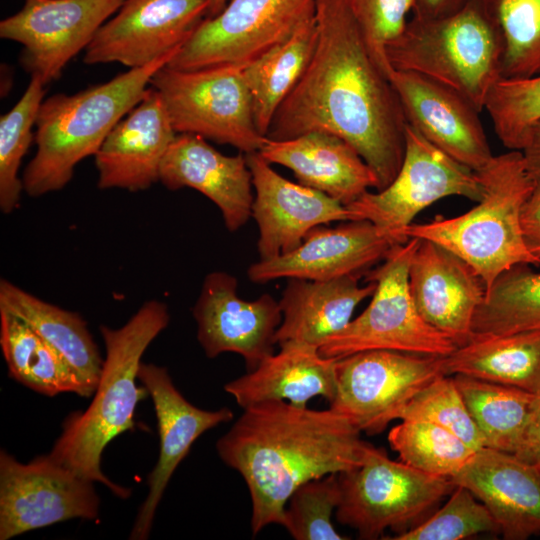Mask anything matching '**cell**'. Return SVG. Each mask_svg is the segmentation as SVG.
Masks as SVG:
<instances>
[{
    "mask_svg": "<svg viewBox=\"0 0 540 540\" xmlns=\"http://www.w3.org/2000/svg\"><path fill=\"white\" fill-rule=\"evenodd\" d=\"M368 49L389 77L392 68L386 55L387 46L404 31L414 0H348Z\"/></svg>",
    "mask_w": 540,
    "mask_h": 540,
    "instance_id": "41",
    "label": "cell"
},
{
    "mask_svg": "<svg viewBox=\"0 0 540 540\" xmlns=\"http://www.w3.org/2000/svg\"><path fill=\"white\" fill-rule=\"evenodd\" d=\"M484 437L485 447L514 453L527 423L535 393L465 375H452Z\"/></svg>",
    "mask_w": 540,
    "mask_h": 540,
    "instance_id": "32",
    "label": "cell"
},
{
    "mask_svg": "<svg viewBox=\"0 0 540 540\" xmlns=\"http://www.w3.org/2000/svg\"><path fill=\"white\" fill-rule=\"evenodd\" d=\"M536 466L538 467V469L540 471V462L538 464H536Z\"/></svg>",
    "mask_w": 540,
    "mask_h": 540,
    "instance_id": "47",
    "label": "cell"
},
{
    "mask_svg": "<svg viewBox=\"0 0 540 540\" xmlns=\"http://www.w3.org/2000/svg\"><path fill=\"white\" fill-rule=\"evenodd\" d=\"M175 55L78 93L43 100L35 122L37 150L22 177L24 191L39 197L64 188L75 166L95 156L113 127L141 101L152 76Z\"/></svg>",
    "mask_w": 540,
    "mask_h": 540,
    "instance_id": "4",
    "label": "cell"
},
{
    "mask_svg": "<svg viewBox=\"0 0 540 540\" xmlns=\"http://www.w3.org/2000/svg\"><path fill=\"white\" fill-rule=\"evenodd\" d=\"M388 442L403 463L428 474L452 478L476 452L449 430L421 419H401Z\"/></svg>",
    "mask_w": 540,
    "mask_h": 540,
    "instance_id": "34",
    "label": "cell"
},
{
    "mask_svg": "<svg viewBox=\"0 0 540 540\" xmlns=\"http://www.w3.org/2000/svg\"><path fill=\"white\" fill-rule=\"evenodd\" d=\"M316 0H229L205 18L166 65L177 70L244 68L286 40L310 14Z\"/></svg>",
    "mask_w": 540,
    "mask_h": 540,
    "instance_id": "12",
    "label": "cell"
},
{
    "mask_svg": "<svg viewBox=\"0 0 540 540\" xmlns=\"http://www.w3.org/2000/svg\"><path fill=\"white\" fill-rule=\"evenodd\" d=\"M420 239L395 244L382 264L366 273L375 283L367 308L318 348L328 358L340 359L368 350L445 357L458 346L445 333L429 325L418 313L409 289V268Z\"/></svg>",
    "mask_w": 540,
    "mask_h": 540,
    "instance_id": "7",
    "label": "cell"
},
{
    "mask_svg": "<svg viewBox=\"0 0 540 540\" xmlns=\"http://www.w3.org/2000/svg\"><path fill=\"white\" fill-rule=\"evenodd\" d=\"M258 152L268 163L290 169L298 183L343 205L371 188L378 189L373 170L353 146L335 134L313 131L286 140L266 138Z\"/></svg>",
    "mask_w": 540,
    "mask_h": 540,
    "instance_id": "25",
    "label": "cell"
},
{
    "mask_svg": "<svg viewBox=\"0 0 540 540\" xmlns=\"http://www.w3.org/2000/svg\"><path fill=\"white\" fill-rule=\"evenodd\" d=\"M338 480L336 519L368 540L379 538L387 529L400 534L416 526L456 486L449 477L394 461L384 449L371 444L361 464L339 473Z\"/></svg>",
    "mask_w": 540,
    "mask_h": 540,
    "instance_id": "8",
    "label": "cell"
},
{
    "mask_svg": "<svg viewBox=\"0 0 540 540\" xmlns=\"http://www.w3.org/2000/svg\"><path fill=\"white\" fill-rule=\"evenodd\" d=\"M255 190L251 217L259 229L260 259L296 249L316 226L355 220L350 209L327 194L277 173L259 152L245 154Z\"/></svg>",
    "mask_w": 540,
    "mask_h": 540,
    "instance_id": "17",
    "label": "cell"
},
{
    "mask_svg": "<svg viewBox=\"0 0 540 540\" xmlns=\"http://www.w3.org/2000/svg\"><path fill=\"white\" fill-rule=\"evenodd\" d=\"M315 17V51L277 109L267 138L335 134L360 154L381 190L404 156L407 123L399 98L372 57L348 0H316Z\"/></svg>",
    "mask_w": 540,
    "mask_h": 540,
    "instance_id": "1",
    "label": "cell"
},
{
    "mask_svg": "<svg viewBox=\"0 0 540 540\" xmlns=\"http://www.w3.org/2000/svg\"><path fill=\"white\" fill-rule=\"evenodd\" d=\"M503 42L486 0L432 19L413 17L386 49L392 69L414 72L448 86L480 112L501 79Z\"/></svg>",
    "mask_w": 540,
    "mask_h": 540,
    "instance_id": "6",
    "label": "cell"
},
{
    "mask_svg": "<svg viewBox=\"0 0 540 540\" xmlns=\"http://www.w3.org/2000/svg\"><path fill=\"white\" fill-rule=\"evenodd\" d=\"M159 182L169 190L189 187L205 195L219 208L231 232L251 217L253 184L245 154L224 155L199 135L175 136L162 161Z\"/></svg>",
    "mask_w": 540,
    "mask_h": 540,
    "instance_id": "23",
    "label": "cell"
},
{
    "mask_svg": "<svg viewBox=\"0 0 540 540\" xmlns=\"http://www.w3.org/2000/svg\"><path fill=\"white\" fill-rule=\"evenodd\" d=\"M39 77L30 83L19 101L0 117V209L10 214L18 208L23 181L19 168L34 138L32 128L45 94Z\"/></svg>",
    "mask_w": 540,
    "mask_h": 540,
    "instance_id": "35",
    "label": "cell"
},
{
    "mask_svg": "<svg viewBox=\"0 0 540 540\" xmlns=\"http://www.w3.org/2000/svg\"><path fill=\"white\" fill-rule=\"evenodd\" d=\"M150 84L159 92L177 134H196L244 154L263 146L267 137L256 126L242 67L177 70L164 66Z\"/></svg>",
    "mask_w": 540,
    "mask_h": 540,
    "instance_id": "9",
    "label": "cell"
},
{
    "mask_svg": "<svg viewBox=\"0 0 540 540\" xmlns=\"http://www.w3.org/2000/svg\"><path fill=\"white\" fill-rule=\"evenodd\" d=\"M499 27L501 78L540 74V0H486Z\"/></svg>",
    "mask_w": 540,
    "mask_h": 540,
    "instance_id": "36",
    "label": "cell"
},
{
    "mask_svg": "<svg viewBox=\"0 0 540 540\" xmlns=\"http://www.w3.org/2000/svg\"><path fill=\"white\" fill-rule=\"evenodd\" d=\"M527 331H540V272L518 264L486 290L473 319L472 336Z\"/></svg>",
    "mask_w": 540,
    "mask_h": 540,
    "instance_id": "33",
    "label": "cell"
},
{
    "mask_svg": "<svg viewBox=\"0 0 540 540\" xmlns=\"http://www.w3.org/2000/svg\"><path fill=\"white\" fill-rule=\"evenodd\" d=\"M0 346L9 376L31 390L49 397L60 393L91 396L65 359L23 319L3 306Z\"/></svg>",
    "mask_w": 540,
    "mask_h": 540,
    "instance_id": "31",
    "label": "cell"
},
{
    "mask_svg": "<svg viewBox=\"0 0 540 540\" xmlns=\"http://www.w3.org/2000/svg\"><path fill=\"white\" fill-rule=\"evenodd\" d=\"M443 375L441 356L393 350L357 352L337 359L329 408L360 432L379 434L400 418L419 391Z\"/></svg>",
    "mask_w": 540,
    "mask_h": 540,
    "instance_id": "11",
    "label": "cell"
},
{
    "mask_svg": "<svg viewBox=\"0 0 540 540\" xmlns=\"http://www.w3.org/2000/svg\"><path fill=\"white\" fill-rule=\"evenodd\" d=\"M345 417L285 401L244 408L218 439L220 459L243 477L251 498V531L283 526L292 493L303 483L359 466L369 443Z\"/></svg>",
    "mask_w": 540,
    "mask_h": 540,
    "instance_id": "2",
    "label": "cell"
},
{
    "mask_svg": "<svg viewBox=\"0 0 540 540\" xmlns=\"http://www.w3.org/2000/svg\"><path fill=\"white\" fill-rule=\"evenodd\" d=\"M389 79L406 123L447 155L478 172L493 159L480 111L454 89L414 72Z\"/></svg>",
    "mask_w": 540,
    "mask_h": 540,
    "instance_id": "19",
    "label": "cell"
},
{
    "mask_svg": "<svg viewBox=\"0 0 540 540\" xmlns=\"http://www.w3.org/2000/svg\"><path fill=\"white\" fill-rule=\"evenodd\" d=\"M494 132L509 150L521 151L530 128L540 120V74L498 80L484 106Z\"/></svg>",
    "mask_w": 540,
    "mask_h": 540,
    "instance_id": "37",
    "label": "cell"
},
{
    "mask_svg": "<svg viewBox=\"0 0 540 540\" xmlns=\"http://www.w3.org/2000/svg\"><path fill=\"white\" fill-rule=\"evenodd\" d=\"M420 240L409 268L413 302L425 322L462 346L472 336L485 285L460 257L432 241Z\"/></svg>",
    "mask_w": 540,
    "mask_h": 540,
    "instance_id": "22",
    "label": "cell"
},
{
    "mask_svg": "<svg viewBox=\"0 0 540 540\" xmlns=\"http://www.w3.org/2000/svg\"><path fill=\"white\" fill-rule=\"evenodd\" d=\"M315 12L283 42L243 68L259 132L267 137L273 117L305 72L316 48Z\"/></svg>",
    "mask_w": 540,
    "mask_h": 540,
    "instance_id": "30",
    "label": "cell"
},
{
    "mask_svg": "<svg viewBox=\"0 0 540 540\" xmlns=\"http://www.w3.org/2000/svg\"><path fill=\"white\" fill-rule=\"evenodd\" d=\"M513 454L533 465L540 462V391L535 393L527 423Z\"/></svg>",
    "mask_w": 540,
    "mask_h": 540,
    "instance_id": "42",
    "label": "cell"
},
{
    "mask_svg": "<svg viewBox=\"0 0 540 540\" xmlns=\"http://www.w3.org/2000/svg\"><path fill=\"white\" fill-rule=\"evenodd\" d=\"M406 418L437 424L475 451L485 447L484 437L471 417L452 375L440 376L419 391L399 419Z\"/></svg>",
    "mask_w": 540,
    "mask_h": 540,
    "instance_id": "40",
    "label": "cell"
},
{
    "mask_svg": "<svg viewBox=\"0 0 540 540\" xmlns=\"http://www.w3.org/2000/svg\"><path fill=\"white\" fill-rule=\"evenodd\" d=\"M357 276L331 280L288 278L278 301L282 321L276 344L297 342L319 348L344 329L355 308L375 290V283L360 286Z\"/></svg>",
    "mask_w": 540,
    "mask_h": 540,
    "instance_id": "27",
    "label": "cell"
},
{
    "mask_svg": "<svg viewBox=\"0 0 540 540\" xmlns=\"http://www.w3.org/2000/svg\"><path fill=\"white\" fill-rule=\"evenodd\" d=\"M521 226L528 250L540 259V182L538 181L522 208Z\"/></svg>",
    "mask_w": 540,
    "mask_h": 540,
    "instance_id": "43",
    "label": "cell"
},
{
    "mask_svg": "<svg viewBox=\"0 0 540 540\" xmlns=\"http://www.w3.org/2000/svg\"><path fill=\"white\" fill-rule=\"evenodd\" d=\"M138 380L151 397L158 425V460L148 475V493L130 533L132 540L149 538L164 491L193 443L206 431L233 419L228 407L204 410L191 404L175 387L167 368L141 362Z\"/></svg>",
    "mask_w": 540,
    "mask_h": 540,
    "instance_id": "18",
    "label": "cell"
},
{
    "mask_svg": "<svg viewBox=\"0 0 540 540\" xmlns=\"http://www.w3.org/2000/svg\"><path fill=\"white\" fill-rule=\"evenodd\" d=\"M482 193L477 172L406 124L404 156L394 179L385 188L369 190L346 206L355 220L372 222L401 244L410 239L405 230L413 219L434 202L449 196L478 202Z\"/></svg>",
    "mask_w": 540,
    "mask_h": 540,
    "instance_id": "10",
    "label": "cell"
},
{
    "mask_svg": "<svg viewBox=\"0 0 540 540\" xmlns=\"http://www.w3.org/2000/svg\"><path fill=\"white\" fill-rule=\"evenodd\" d=\"M229 0H208L209 8L206 18H211L219 14Z\"/></svg>",
    "mask_w": 540,
    "mask_h": 540,
    "instance_id": "46",
    "label": "cell"
},
{
    "mask_svg": "<svg viewBox=\"0 0 540 540\" xmlns=\"http://www.w3.org/2000/svg\"><path fill=\"white\" fill-rule=\"evenodd\" d=\"M446 375L540 391V331L472 336L444 357Z\"/></svg>",
    "mask_w": 540,
    "mask_h": 540,
    "instance_id": "29",
    "label": "cell"
},
{
    "mask_svg": "<svg viewBox=\"0 0 540 540\" xmlns=\"http://www.w3.org/2000/svg\"><path fill=\"white\" fill-rule=\"evenodd\" d=\"M521 152L527 171L540 182V120L530 128Z\"/></svg>",
    "mask_w": 540,
    "mask_h": 540,
    "instance_id": "45",
    "label": "cell"
},
{
    "mask_svg": "<svg viewBox=\"0 0 540 540\" xmlns=\"http://www.w3.org/2000/svg\"><path fill=\"white\" fill-rule=\"evenodd\" d=\"M499 533L487 507L467 488L456 485L435 513L393 540H461L480 533Z\"/></svg>",
    "mask_w": 540,
    "mask_h": 540,
    "instance_id": "39",
    "label": "cell"
},
{
    "mask_svg": "<svg viewBox=\"0 0 540 540\" xmlns=\"http://www.w3.org/2000/svg\"><path fill=\"white\" fill-rule=\"evenodd\" d=\"M167 305L145 302L121 327H99L105 357L99 383L90 405L69 414L50 455L81 476L105 485L126 499L131 489L111 481L101 469L102 453L118 435L133 429L137 404L148 392L137 386L141 359L151 342L168 326Z\"/></svg>",
    "mask_w": 540,
    "mask_h": 540,
    "instance_id": "3",
    "label": "cell"
},
{
    "mask_svg": "<svg viewBox=\"0 0 540 540\" xmlns=\"http://www.w3.org/2000/svg\"><path fill=\"white\" fill-rule=\"evenodd\" d=\"M0 306L32 327L72 367L91 396L94 394L104 358L78 313L46 302L4 278L0 280Z\"/></svg>",
    "mask_w": 540,
    "mask_h": 540,
    "instance_id": "28",
    "label": "cell"
},
{
    "mask_svg": "<svg viewBox=\"0 0 540 540\" xmlns=\"http://www.w3.org/2000/svg\"><path fill=\"white\" fill-rule=\"evenodd\" d=\"M124 1L24 0L17 13L0 22V37L23 45L22 67L47 84L87 48Z\"/></svg>",
    "mask_w": 540,
    "mask_h": 540,
    "instance_id": "14",
    "label": "cell"
},
{
    "mask_svg": "<svg viewBox=\"0 0 540 540\" xmlns=\"http://www.w3.org/2000/svg\"><path fill=\"white\" fill-rule=\"evenodd\" d=\"M208 0H125L85 49L83 61L144 67L177 53L207 17Z\"/></svg>",
    "mask_w": 540,
    "mask_h": 540,
    "instance_id": "15",
    "label": "cell"
},
{
    "mask_svg": "<svg viewBox=\"0 0 540 540\" xmlns=\"http://www.w3.org/2000/svg\"><path fill=\"white\" fill-rule=\"evenodd\" d=\"M477 174L483 193L475 207L456 217L413 223L405 234L432 241L460 257L488 290L515 265L540 266V259L525 244L521 226L522 208L536 181L518 150L494 156Z\"/></svg>",
    "mask_w": 540,
    "mask_h": 540,
    "instance_id": "5",
    "label": "cell"
},
{
    "mask_svg": "<svg viewBox=\"0 0 540 540\" xmlns=\"http://www.w3.org/2000/svg\"><path fill=\"white\" fill-rule=\"evenodd\" d=\"M399 244L368 220H350L337 227L311 229L293 251L253 263L248 277L255 283L280 278L331 280L367 273Z\"/></svg>",
    "mask_w": 540,
    "mask_h": 540,
    "instance_id": "20",
    "label": "cell"
},
{
    "mask_svg": "<svg viewBox=\"0 0 540 540\" xmlns=\"http://www.w3.org/2000/svg\"><path fill=\"white\" fill-rule=\"evenodd\" d=\"M340 501L338 474L311 479L290 496L283 527L296 540H344L332 523Z\"/></svg>",
    "mask_w": 540,
    "mask_h": 540,
    "instance_id": "38",
    "label": "cell"
},
{
    "mask_svg": "<svg viewBox=\"0 0 540 540\" xmlns=\"http://www.w3.org/2000/svg\"><path fill=\"white\" fill-rule=\"evenodd\" d=\"M192 313L197 339L208 358L236 353L250 371L274 353L282 321L279 302L268 293L252 301L242 299L237 278L227 272L206 275Z\"/></svg>",
    "mask_w": 540,
    "mask_h": 540,
    "instance_id": "16",
    "label": "cell"
},
{
    "mask_svg": "<svg viewBox=\"0 0 540 540\" xmlns=\"http://www.w3.org/2000/svg\"><path fill=\"white\" fill-rule=\"evenodd\" d=\"M94 483L50 453L22 463L1 450L0 540L75 518L97 519Z\"/></svg>",
    "mask_w": 540,
    "mask_h": 540,
    "instance_id": "13",
    "label": "cell"
},
{
    "mask_svg": "<svg viewBox=\"0 0 540 540\" xmlns=\"http://www.w3.org/2000/svg\"><path fill=\"white\" fill-rule=\"evenodd\" d=\"M489 510L506 540L540 534V471L514 454L483 447L452 478Z\"/></svg>",
    "mask_w": 540,
    "mask_h": 540,
    "instance_id": "24",
    "label": "cell"
},
{
    "mask_svg": "<svg viewBox=\"0 0 540 540\" xmlns=\"http://www.w3.org/2000/svg\"><path fill=\"white\" fill-rule=\"evenodd\" d=\"M468 0H414L413 17L432 19L459 10Z\"/></svg>",
    "mask_w": 540,
    "mask_h": 540,
    "instance_id": "44",
    "label": "cell"
},
{
    "mask_svg": "<svg viewBox=\"0 0 540 540\" xmlns=\"http://www.w3.org/2000/svg\"><path fill=\"white\" fill-rule=\"evenodd\" d=\"M277 353L256 368L224 385L243 409L264 401H285L306 407L315 396L330 402L335 394L337 359L322 356L317 347L297 342L278 345Z\"/></svg>",
    "mask_w": 540,
    "mask_h": 540,
    "instance_id": "26",
    "label": "cell"
},
{
    "mask_svg": "<svg viewBox=\"0 0 540 540\" xmlns=\"http://www.w3.org/2000/svg\"><path fill=\"white\" fill-rule=\"evenodd\" d=\"M176 135L159 92L151 86L95 154L98 187L131 192L150 188L160 180L162 161Z\"/></svg>",
    "mask_w": 540,
    "mask_h": 540,
    "instance_id": "21",
    "label": "cell"
}]
</instances>
